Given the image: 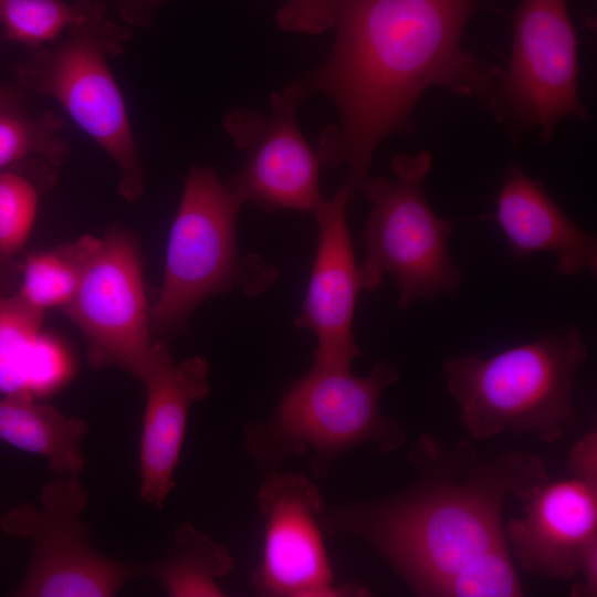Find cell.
I'll return each mask as SVG.
<instances>
[{"label":"cell","mask_w":597,"mask_h":597,"mask_svg":"<svg viewBox=\"0 0 597 597\" xmlns=\"http://www.w3.org/2000/svg\"><path fill=\"white\" fill-rule=\"evenodd\" d=\"M416 479L396 494L326 507V536L346 534L375 548L417 596L440 597L473 559L507 544V496L525 501L549 481L545 461L519 450L482 454L422 433L409 452Z\"/></svg>","instance_id":"7a4b0ae2"},{"label":"cell","mask_w":597,"mask_h":597,"mask_svg":"<svg viewBox=\"0 0 597 597\" xmlns=\"http://www.w3.org/2000/svg\"><path fill=\"white\" fill-rule=\"evenodd\" d=\"M209 365L201 356L176 363L158 343L154 362L140 380L146 402L139 447V496L161 510L175 488L187 419L193 404L210 394Z\"/></svg>","instance_id":"9a60e30c"},{"label":"cell","mask_w":597,"mask_h":597,"mask_svg":"<svg viewBox=\"0 0 597 597\" xmlns=\"http://www.w3.org/2000/svg\"><path fill=\"white\" fill-rule=\"evenodd\" d=\"M242 199L211 166H192L171 224L163 286L149 308L150 326L163 335L184 329L206 298L239 286L255 295L275 272L261 261L239 260L237 221Z\"/></svg>","instance_id":"8992f818"},{"label":"cell","mask_w":597,"mask_h":597,"mask_svg":"<svg viewBox=\"0 0 597 597\" xmlns=\"http://www.w3.org/2000/svg\"><path fill=\"white\" fill-rule=\"evenodd\" d=\"M574 476L597 483V432H588L570 449L567 461Z\"/></svg>","instance_id":"484cf974"},{"label":"cell","mask_w":597,"mask_h":597,"mask_svg":"<svg viewBox=\"0 0 597 597\" xmlns=\"http://www.w3.org/2000/svg\"><path fill=\"white\" fill-rule=\"evenodd\" d=\"M39 192L23 174L0 170V256L11 258L25 244L38 211Z\"/></svg>","instance_id":"cb8c5ba5"},{"label":"cell","mask_w":597,"mask_h":597,"mask_svg":"<svg viewBox=\"0 0 597 597\" xmlns=\"http://www.w3.org/2000/svg\"><path fill=\"white\" fill-rule=\"evenodd\" d=\"M23 93L0 85V169L33 156L63 166L70 153L59 134L65 125L63 117L54 112L31 115Z\"/></svg>","instance_id":"ffe728a7"},{"label":"cell","mask_w":597,"mask_h":597,"mask_svg":"<svg viewBox=\"0 0 597 597\" xmlns=\"http://www.w3.org/2000/svg\"><path fill=\"white\" fill-rule=\"evenodd\" d=\"M2 296V294L0 293V297Z\"/></svg>","instance_id":"f1b7e54d"},{"label":"cell","mask_w":597,"mask_h":597,"mask_svg":"<svg viewBox=\"0 0 597 597\" xmlns=\"http://www.w3.org/2000/svg\"><path fill=\"white\" fill-rule=\"evenodd\" d=\"M88 425L28 396H0V440L48 461L54 476H80L85 465L81 443Z\"/></svg>","instance_id":"ac0fdd59"},{"label":"cell","mask_w":597,"mask_h":597,"mask_svg":"<svg viewBox=\"0 0 597 597\" xmlns=\"http://www.w3.org/2000/svg\"><path fill=\"white\" fill-rule=\"evenodd\" d=\"M400 376L389 359L364 376L312 365L283 395L272 415L244 427L245 452L263 474L291 458L307 457L315 479H325L336 458L362 444L381 453L406 442L401 425L381 412L383 392Z\"/></svg>","instance_id":"277c9868"},{"label":"cell","mask_w":597,"mask_h":597,"mask_svg":"<svg viewBox=\"0 0 597 597\" xmlns=\"http://www.w3.org/2000/svg\"><path fill=\"white\" fill-rule=\"evenodd\" d=\"M587 357L582 332L563 325L489 358L474 353L448 357L442 377L473 439L513 431L554 443L576 427L572 395Z\"/></svg>","instance_id":"3957f363"},{"label":"cell","mask_w":597,"mask_h":597,"mask_svg":"<svg viewBox=\"0 0 597 597\" xmlns=\"http://www.w3.org/2000/svg\"><path fill=\"white\" fill-rule=\"evenodd\" d=\"M523 587L509 544L473 559L442 588L440 597H520Z\"/></svg>","instance_id":"603a6c76"},{"label":"cell","mask_w":597,"mask_h":597,"mask_svg":"<svg viewBox=\"0 0 597 597\" xmlns=\"http://www.w3.org/2000/svg\"><path fill=\"white\" fill-rule=\"evenodd\" d=\"M513 21L510 64L489 109L513 139L537 129L549 144L563 119L589 117L578 94L577 35L567 0H522Z\"/></svg>","instance_id":"9c48e42d"},{"label":"cell","mask_w":597,"mask_h":597,"mask_svg":"<svg viewBox=\"0 0 597 597\" xmlns=\"http://www.w3.org/2000/svg\"><path fill=\"white\" fill-rule=\"evenodd\" d=\"M523 504L524 517L504 526L516 562L528 573L572 580L597 545V483L574 475L549 480Z\"/></svg>","instance_id":"5bb4252c"},{"label":"cell","mask_w":597,"mask_h":597,"mask_svg":"<svg viewBox=\"0 0 597 597\" xmlns=\"http://www.w3.org/2000/svg\"><path fill=\"white\" fill-rule=\"evenodd\" d=\"M335 39L303 77L327 95L339 123L324 128L321 166H348L352 199L378 145L412 128L411 114L433 86L490 106L501 71L467 51L461 36L480 0H331Z\"/></svg>","instance_id":"6da1fadb"},{"label":"cell","mask_w":597,"mask_h":597,"mask_svg":"<svg viewBox=\"0 0 597 597\" xmlns=\"http://www.w3.org/2000/svg\"><path fill=\"white\" fill-rule=\"evenodd\" d=\"M88 493L80 476H54L38 502H23L1 519V533L25 541L30 556L13 596L112 597L142 564L122 562L98 552L83 519Z\"/></svg>","instance_id":"ba28073f"},{"label":"cell","mask_w":597,"mask_h":597,"mask_svg":"<svg viewBox=\"0 0 597 597\" xmlns=\"http://www.w3.org/2000/svg\"><path fill=\"white\" fill-rule=\"evenodd\" d=\"M495 220L515 261L549 252L556 256V270L562 275L587 271L596 279V237L574 223L544 184L519 165L507 169L496 199Z\"/></svg>","instance_id":"2e32d148"},{"label":"cell","mask_w":597,"mask_h":597,"mask_svg":"<svg viewBox=\"0 0 597 597\" xmlns=\"http://www.w3.org/2000/svg\"><path fill=\"white\" fill-rule=\"evenodd\" d=\"M350 201V193L342 184L314 211L318 230L315 259L302 310L294 322L297 328L310 329L316 336L313 365L342 370H350L353 360L363 354L353 331L363 284L346 220Z\"/></svg>","instance_id":"4fadbf2b"},{"label":"cell","mask_w":597,"mask_h":597,"mask_svg":"<svg viewBox=\"0 0 597 597\" xmlns=\"http://www.w3.org/2000/svg\"><path fill=\"white\" fill-rule=\"evenodd\" d=\"M122 20L130 27L148 28L166 0H114Z\"/></svg>","instance_id":"4316f807"},{"label":"cell","mask_w":597,"mask_h":597,"mask_svg":"<svg viewBox=\"0 0 597 597\" xmlns=\"http://www.w3.org/2000/svg\"><path fill=\"white\" fill-rule=\"evenodd\" d=\"M132 30L106 17L102 0H88L78 20L56 41L32 49L14 66L24 91L57 101L77 126L117 165L118 191L129 202L144 193L143 168L122 92L108 65Z\"/></svg>","instance_id":"5b68a950"},{"label":"cell","mask_w":597,"mask_h":597,"mask_svg":"<svg viewBox=\"0 0 597 597\" xmlns=\"http://www.w3.org/2000/svg\"><path fill=\"white\" fill-rule=\"evenodd\" d=\"M88 0H0L6 40L38 49L56 41L82 15Z\"/></svg>","instance_id":"7402d4cb"},{"label":"cell","mask_w":597,"mask_h":597,"mask_svg":"<svg viewBox=\"0 0 597 597\" xmlns=\"http://www.w3.org/2000/svg\"><path fill=\"white\" fill-rule=\"evenodd\" d=\"M1 519H2V515L0 514V533H1Z\"/></svg>","instance_id":"83f0119b"},{"label":"cell","mask_w":597,"mask_h":597,"mask_svg":"<svg viewBox=\"0 0 597 597\" xmlns=\"http://www.w3.org/2000/svg\"><path fill=\"white\" fill-rule=\"evenodd\" d=\"M390 166L395 179L367 176L359 187L371 205L363 231V291L377 290L389 274L399 290L400 308L419 300L453 295L463 275L448 251L452 222L434 213L423 190L432 156L427 150L396 155Z\"/></svg>","instance_id":"52a82bcc"},{"label":"cell","mask_w":597,"mask_h":597,"mask_svg":"<svg viewBox=\"0 0 597 597\" xmlns=\"http://www.w3.org/2000/svg\"><path fill=\"white\" fill-rule=\"evenodd\" d=\"M282 31L310 35L321 34L334 25L331 0H285L275 13Z\"/></svg>","instance_id":"d4e9b609"},{"label":"cell","mask_w":597,"mask_h":597,"mask_svg":"<svg viewBox=\"0 0 597 597\" xmlns=\"http://www.w3.org/2000/svg\"><path fill=\"white\" fill-rule=\"evenodd\" d=\"M234 568L229 549L188 522L172 533L165 555L142 564V576L156 580L170 597H221L219 582Z\"/></svg>","instance_id":"d6986e66"},{"label":"cell","mask_w":597,"mask_h":597,"mask_svg":"<svg viewBox=\"0 0 597 597\" xmlns=\"http://www.w3.org/2000/svg\"><path fill=\"white\" fill-rule=\"evenodd\" d=\"M62 308L83 333L94 367L118 366L143 379L158 343L150 338L140 255L128 233L114 229L100 240Z\"/></svg>","instance_id":"7c38bea8"},{"label":"cell","mask_w":597,"mask_h":597,"mask_svg":"<svg viewBox=\"0 0 597 597\" xmlns=\"http://www.w3.org/2000/svg\"><path fill=\"white\" fill-rule=\"evenodd\" d=\"M310 94L300 77L271 94L269 114L237 107L223 117L226 133L245 153L242 167L226 179L244 203L270 212H314L324 201L317 154L296 121L297 111Z\"/></svg>","instance_id":"30bf717a"},{"label":"cell","mask_w":597,"mask_h":597,"mask_svg":"<svg viewBox=\"0 0 597 597\" xmlns=\"http://www.w3.org/2000/svg\"><path fill=\"white\" fill-rule=\"evenodd\" d=\"M263 520V552L251 576L265 597H362L357 584H336L325 546L322 517L326 502L317 485L302 473L273 471L256 493Z\"/></svg>","instance_id":"8fae6325"},{"label":"cell","mask_w":597,"mask_h":597,"mask_svg":"<svg viewBox=\"0 0 597 597\" xmlns=\"http://www.w3.org/2000/svg\"><path fill=\"white\" fill-rule=\"evenodd\" d=\"M100 240L85 235L73 243L29 255L15 295L42 312L48 307L65 306L76 293Z\"/></svg>","instance_id":"44dd1931"},{"label":"cell","mask_w":597,"mask_h":597,"mask_svg":"<svg viewBox=\"0 0 597 597\" xmlns=\"http://www.w3.org/2000/svg\"><path fill=\"white\" fill-rule=\"evenodd\" d=\"M43 313L15 294L0 297V396L38 399L71 378L67 350L41 332Z\"/></svg>","instance_id":"e0dca14e"}]
</instances>
